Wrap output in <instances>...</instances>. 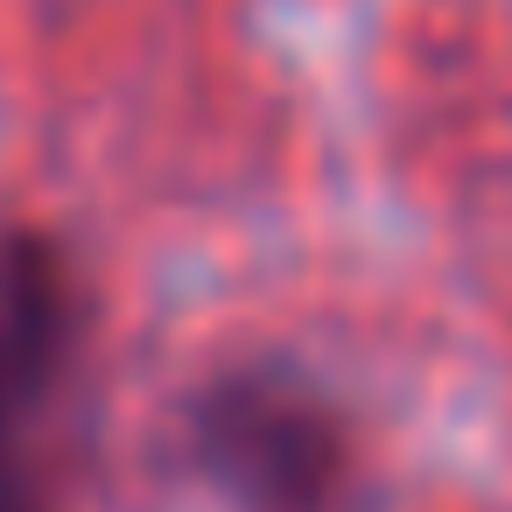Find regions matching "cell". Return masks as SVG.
<instances>
[{"label":"cell","instance_id":"6da1fadb","mask_svg":"<svg viewBox=\"0 0 512 512\" xmlns=\"http://www.w3.org/2000/svg\"><path fill=\"white\" fill-rule=\"evenodd\" d=\"M71 344V302L36 246L0 253V512H43L36 505V421L57 393Z\"/></svg>","mask_w":512,"mask_h":512},{"label":"cell","instance_id":"7a4b0ae2","mask_svg":"<svg viewBox=\"0 0 512 512\" xmlns=\"http://www.w3.org/2000/svg\"><path fill=\"white\" fill-rule=\"evenodd\" d=\"M204 435H211V456H218L232 477H246V484H274V491H295V498H302V484L323 470V435H316V421H309L295 400L260 393V386H232V393L211 407Z\"/></svg>","mask_w":512,"mask_h":512}]
</instances>
